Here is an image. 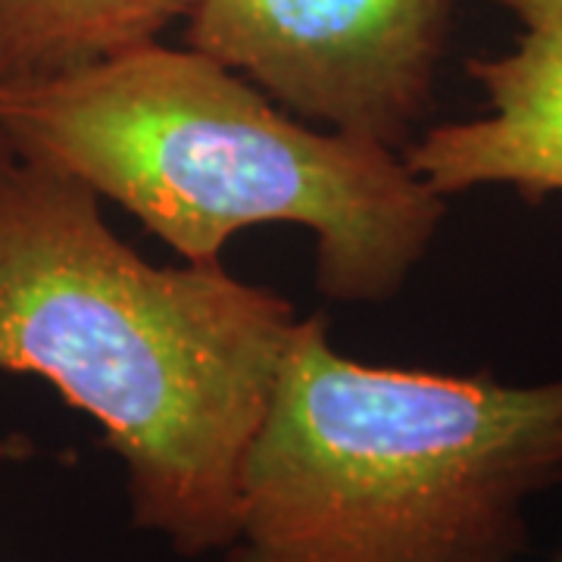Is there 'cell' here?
Wrapping results in <instances>:
<instances>
[{"label":"cell","instance_id":"1","mask_svg":"<svg viewBox=\"0 0 562 562\" xmlns=\"http://www.w3.org/2000/svg\"><path fill=\"white\" fill-rule=\"evenodd\" d=\"M297 310L222 262L150 266L72 176L0 150V369L50 382L179 557L235 541L238 472Z\"/></svg>","mask_w":562,"mask_h":562},{"label":"cell","instance_id":"3","mask_svg":"<svg viewBox=\"0 0 562 562\" xmlns=\"http://www.w3.org/2000/svg\"><path fill=\"white\" fill-rule=\"evenodd\" d=\"M562 482V379L366 366L297 322L238 472L225 562H516Z\"/></svg>","mask_w":562,"mask_h":562},{"label":"cell","instance_id":"7","mask_svg":"<svg viewBox=\"0 0 562 562\" xmlns=\"http://www.w3.org/2000/svg\"><path fill=\"white\" fill-rule=\"evenodd\" d=\"M25 450H29V447L22 441H0V460H13V457L20 460Z\"/></svg>","mask_w":562,"mask_h":562},{"label":"cell","instance_id":"5","mask_svg":"<svg viewBox=\"0 0 562 562\" xmlns=\"http://www.w3.org/2000/svg\"><path fill=\"white\" fill-rule=\"evenodd\" d=\"M519 22L509 54L465 63L491 113L428 128L403 150L443 201L506 184L528 206L562 194V0H494Z\"/></svg>","mask_w":562,"mask_h":562},{"label":"cell","instance_id":"6","mask_svg":"<svg viewBox=\"0 0 562 562\" xmlns=\"http://www.w3.org/2000/svg\"><path fill=\"white\" fill-rule=\"evenodd\" d=\"M198 0H0V94L160 41Z\"/></svg>","mask_w":562,"mask_h":562},{"label":"cell","instance_id":"2","mask_svg":"<svg viewBox=\"0 0 562 562\" xmlns=\"http://www.w3.org/2000/svg\"><path fill=\"white\" fill-rule=\"evenodd\" d=\"M0 135L125 206L184 262H222L254 225H301L319 291L344 303L391 301L447 213L401 150L310 128L241 72L160 41L3 91Z\"/></svg>","mask_w":562,"mask_h":562},{"label":"cell","instance_id":"9","mask_svg":"<svg viewBox=\"0 0 562 562\" xmlns=\"http://www.w3.org/2000/svg\"><path fill=\"white\" fill-rule=\"evenodd\" d=\"M553 562H562V553H560V557H557V560H553Z\"/></svg>","mask_w":562,"mask_h":562},{"label":"cell","instance_id":"4","mask_svg":"<svg viewBox=\"0 0 562 562\" xmlns=\"http://www.w3.org/2000/svg\"><path fill=\"white\" fill-rule=\"evenodd\" d=\"M457 0H198L188 47L303 122L406 150L435 106Z\"/></svg>","mask_w":562,"mask_h":562},{"label":"cell","instance_id":"8","mask_svg":"<svg viewBox=\"0 0 562 562\" xmlns=\"http://www.w3.org/2000/svg\"><path fill=\"white\" fill-rule=\"evenodd\" d=\"M7 147H10V144H7V140H3V135H0V150H7Z\"/></svg>","mask_w":562,"mask_h":562}]
</instances>
